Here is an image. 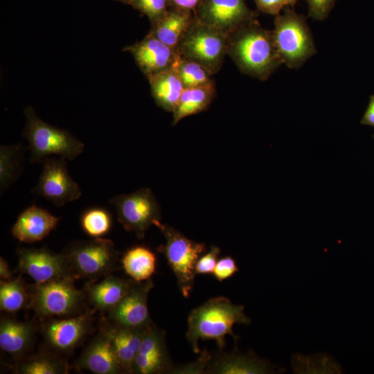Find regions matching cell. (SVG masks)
<instances>
[{
	"label": "cell",
	"mask_w": 374,
	"mask_h": 374,
	"mask_svg": "<svg viewBox=\"0 0 374 374\" xmlns=\"http://www.w3.org/2000/svg\"><path fill=\"white\" fill-rule=\"evenodd\" d=\"M29 299L30 296L26 292L21 278L1 282L0 307L1 310L8 312L19 311L28 305Z\"/></svg>",
	"instance_id": "obj_27"
},
{
	"label": "cell",
	"mask_w": 374,
	"mask_h": 374,
	"mask_svg": "<svg viewBox=\"0 0 374 374\" xmlns=\"http://www.w3.org/2000/svg\"><path fill=\"white\" fill-rule=\"evenodd\" d=\"M130 53L141 71L148 78L176 64L177 51L163 43L149 32L143 39L123 48Z\"/></svg>",
	"instance_id": "obj_13"
},
{
	"label": "cell",
	"mask_w": 374,
	"mask_h": 374,
	"mask_svg": "<svg viewBox=\"0 0 374 374\" xmlns=\"http://www.w3.org/2000/svg\"><path fill=\"white\" fill-rule=\"evenodd\" d=\"M134 285L130 280L109 275L100 283L89 287V299L96 309L109 312L127 295Z\"/></svg>",
	"instance_id": "obj_23"
},
{
	"label": "cell",
	"mask_w": 374,
	"mask_h": 374,
	"mask_svg": "<svg viewBox=\"0 0 374 374\" xmlns=\"http://www.w3.org/2000/svg\"><path fill=\"white\" fill-rule=\"evenodd\" d=\"M283 11L274 19V42L283 64L297 69L316 53V48L305 17L289 6Z\"/></svg>",
	"instance_id": "obj_4"
},
{
	"label": "cell",
	"mask_w": 374,
	"mask_h": 374,
	"mask_svg": "<svg viewBox=\"0 0 374 374\" xmlns=\"http://www.w3.org/2000/svg\"><path fill=\"white\" fill-rule=\"evenodd\" d=\"M60 220L47 210L33 205L26 208L14 224L12 233L19 241L32 243L43 240Z\"/></svg>",
	"instance_id": "obj_17"
},
{
	"label": "cell",
	"mask_w": 374,
	"mask_h": 374,
	"mask_svg": "<svg viewBox=\"0 0 374 374\" xmlns=\"http://www.w3.org/2000/svg\"><path fill=\"white\" fill-rule=\"evenodd\" d=\"M35 332L31 322L3 317L0 323L1 349L13 356L21 355L30 346Z\"/></svg>",
	"instance_id": "obj_24"
},
{
	"label": "cell",
	"mask_w": 374,
	"mask_h": 374,
	"mask_svg": "<svg viewBox=\"0 0 374 374\" xmlns=\"http://www.w3.org/2000/svg\"><path fill=\"white\" fill-rule=\"evenodd\" d=\"M78 366L96 374L123 372L111 341L104 330L88 344L78 362Z\"/></svg>",
	"instance_id": "obj_18"
},
{
	"label": "cell",
	"mask_w": 374,
	"mask_h": 374,
	"mask_svg": "<svg viewBox=\"0 0 374 374\" xmlns=\"http://www.w3.org/2000/svg\"><path fill=\"white\" fill-rule=\"evenodd\" d=\"M215 95V82L184 88L172 112V125H176L186 117L206 110L214 99Z\"/></svg>",
	"instance_id": "obj_25"
},
{
	"label": "cell",
	"mask_w": 374,
	"mask_h": 374,
	"mask_svg": "<svg viewBox=\"0 0 374 374\" xmlns=\"http://www.w3.org/2000/svg\"><path fill=\"white\" fill-rule=\"evenodd\" d=\"M177 62L172 66L148 78L157 105L172 113L184 89L178 74Z\"/></svg>",
	"instance_id": "obj_21"
},
{
	"label": "cell",
	"mask_w": 374,
	"mask_h": 374,
	"mask_svg": "<svg viewBox=\"0 0 374 374\" xmlns=\"http://www.w3.org/2000/svg\"><path fill=\"white\" fill-rule=\"evenodd\" d=\"M152 287L150 278L144 283L134 284L121 302L109 312V319L114 324L130 328L146 327L152 324L148 296Z\"/></svg>",
	"instance_id": "obj_14"
},
{
	"label": "cell",
	"mask_w": 374,
	"mask_h": 374,
	"mask_svg": "<svg viewBox=\"0 0 374 374\" xmlns=\"http://www.w3.org/2000/svg\"><path fill=\"white\" fill-rule=\"evenodd\" d=\"M238 271L235 260L230 256L220 258L217 260L213 272L218 281H223L232 276Z\"/></svg>",
	"instance_id": "obj_36"
},
{
	"label": "cell",
	"mask_w": 374,
	"mask_h": 374,
	"mask_svg": "<svg viewBox=\"0 0 374 374\" xmlns=\"http://www.w3.org/2000/svg\"><path fill=\"white\" fill-rule=\"evenodd\" d=\"M84 299L82 291L73 285V276L36 283L30 295V304L41 318L76 313Z\"/></svg>",
	"instance_id": "obj_8"
},
{
	"label": "cell",
	"mask_w": 374,
	"mask_h": 374,
	"mask_svg": "<svg viewBox=\"0 0 374 374\" xmlns=\"http://www.w3.org/2000/svg\"><path fill=\"white\" fill-rule=\"evenodd\" d=\"M154 225L161 231L166 240V244L159 246L157 250L165 256L176 277L180 292L188 298L194 286L196 263L206 251V245L187 238L160 220L156 221Z\"/></svg>",
	"instance_id": "obj_6"
},
{
	"label": "cell",
	"mask_w": 374,
	"mask_h": 374,
	"mask_svg": "<svg viewBox=\"0 0 374 374\" xmlns=\"http://www.w3.org/2000/svg\"><path fill=\"white\" fill-rule=\"evenodd\" d=\"M0 277L6 280H10L12 277L9 265L2 257L0 258Z\"/></svg>",
	"instance_id": "obj_40"
},
{
	"label": "cell",
	"mask_w": 374,
	"mask_h": 374,
	"mask_svg": "<svg viewBox=\"0 0 374 374\" xmlns=\"http://www.w3.org/2000/svg\"><path fill=\"white\" fill-rule=\"evenodd\" d=\"M202 0H168L170 8L195 12Z\"/></svg>",
	"instance_id": "obj_38"
},
{
	"label": "cell",
	"mask_w": 374,
	"mask_h": 374,
	"mask_svg": "<svg viewBox=\"0 0 374 374\" xmlns=\"http://www.w3.org/2000/svg\"><path fill=\"white\" fill-rule=\"evenodd\" d=\"M67 365L51 355H37L24 361L18 368L24 374H60L67 373Z\"/></svg>",
	"instance_id": "obj_29"
},
{
	"label": "cell",
	"mask_w": 374,
	"mask_h": 374,
	"mask_svg": "<svg viewBox=\"0 0 374 374\" xmlns=\"http://www.w3.org/2000/svg\"><path fill=\"white\" fill-rule=\"evenodd\" d=\"M21 145L0 147V188L1 193L15 180L19 170Z\"/></svg>",
	"instance_id": "obj_28"
},
{
	"label": "cell",
	"mask_w": 374,
	"mask_h": 374,
	"mask_svg": "<svg viewBox=\"0 0 374 374\" xmlns=\"http://www.w3.org/2000/svg\"><path fill=\"white\" fill-rule=\"evenodd\" d=\"M211 356L206 350L204 351L199 359L190 364L181 367L174 368L170 370L174 373H204L206 371Z\"/></svg>",
	"instance_id": "obj_37"
},
{
	"label": "cell",
	"mask_w": 374,
	"mask_h": 374,
	"mask_svg": "<svg viewBox=\"0 0 374 374\" xmlns=\"http://www.w3.org/2000/svg\"><path fill=\"white\" fill-rule=\"evenodd\" d=\"M110 203L116 207L118 221L127 231H134L139 239H143L146 231L161 218L159 205L148 188L117 195Z\"/></svg>",
	"instance_id": "obj_9"
},
{
	"label": "cell",
	"mask_w": 374,
	"mask_h": 374,
	"mask_svg": "<svg viewBox=\"0 0 374 374\" xmlns=\"http://www.w3.org/2000/svg\"><path fill=\"white\" fill-rule=\"evenodd\" d=\"M130 6L145 15L152 24L168 12V0H131Z\"/></svg>",
	"instance_id": "obj_32"
},
{
	"label": "cell",
	"mask_w": 374,
	"mask_h": 374,
	"mask_svg": "<svg viewBox=\"0 0 374 374\" xmlns=\"http://www.w3.org/2000/svg\"><path fill=\"white\" fill-rule=\"evenodd\" d=\"M220 249L216 246H211L208 252L198 259L195 265V274H212L215 269L220 255Z\"/></svg>",
	"instance_id": "obj_33"
},
{
	"label": "cell",
	"mask_w": 374,
	"mask_h": 374,
	"mask_svg": "<svg viewBox=\"0 0 374 374\" xmlns=\"http://www.w3.org/2000/svg\"><path fill=\"white\" fill-rule=\"evenodd\" d=\"M115 1H120V2H122V3H125V4L130 5L131 0H115Z\"/></svg>",
	"instance_id": "obj_41"
},
{
	"label": "cell",
	"mask_w": 374,
	"mask_h": 374,
	"mask_svg": "<svg viewBox=\"0 0 374 374\" xmlns=\"http://www.w3.org/2000/svg\"><path fill=\"white\" fill-rule=\"evenodd\" d=\"M150 326L130 328L114 323L104 329L111 341L123 372L133 373L136 355Z\"/></svg>",
	"instance_id": "obj_19"
},
{
	"label": "cell",
	"mask_w": 374,
	"mask_h": 374,
	"mask_svg": "<svg viewBox=\"0 0 374 374\" xmlns=\"http://www.w3.org/2000/svg\"><path fill=\"white\" fill-rule=\"evenodd\" d=\"M271 371L264 360L253 355L220 353L212 358L206 373L220 374L267 373Z\"/></svg>",
	"instance_id": "obj_22"
},
{
	"label": "cell",
	"mask_w": 374,
	"mask_h": 374,
	"mask_svg": "<svg viewBox=\"0 0 374 374\" xmlns=\"http://www.w3.org/2000/svg\"><path fill=\"white\" fill-rule=\"evenodd\" d=\"M299 0H254L258 10L277 16L285 7H294Z\"/></svg>",
	"instance_id": "obj_35"
},
{
	"label": "cell",
	"mask_w": 374,
	"mask_h": 374,
	"mask_svg": "<svg viewBox=\"0 0 374 374\" xmlns=\"http://www.w3.org/2000/svg\"><path fill=\"white\" fill-rule=\"evenodd\" d=\"M244 308L243 305L233 304L226 297L219 296L211 299L193 309L188 317L186 334L193 352H199V339L215 340L220 350H223L226 345V335H231L236 341L238 337L233 331L234 324L251 323Z\"/></svg>",
	"instance_id": "obj_2"
},
{
	"label": "cell",
	"mask_w": 374,
	"mask_h": 374,
	"mask_svg": "<svg viewBox=\"0 0 374 374\" xmlns=\"http://www.w3.org/2000/svg\"><path fill=\"white\" fill-rule=\"evenodd\" d=\"M197 19L220 30L228 37L242 27L257 21V12L245 0H202L194 12Z\"/></svg>",
	"instance_id": "obj_10"
},
{
	"label": "cell",
	"mask_w": 374,
	"mask_h": 374,
	"mask_svg": "<svg viewBox=\"0 0 374 374\" xmlns=\"http://www.w3.org/2000/svg\"><path fill=\"white\" fill-rule=\"evenodd\" d=\"M91 327V317L84 313L75 317L50 321L45 325L44 335L52 348L69 352L82 342Z\"/></svg>",
	"instance_id": "obj_16"
},
{
	"label": "cell",
	"mask_w": 374,
	"mask_h": 374,
	"mask_svg": "<svg viewBox=\"0 0 374 374\" xmlns=\"http://www.w3.org/2000/svg\"><path fill=\"white\" fill-rule=\"evenodd\" d=\"M122 265L125 273L135 281H145L155 271L156 257L149 249L137 246L125 253Z\"/></svg>",
	"instance_id": "obj_26"
},
{
	"label": "cell",
	"mask_w": 374,
	"mask_h": 374,
	"mask_svg": "<svg viewBox=\"0 0 374 374\" xmlns=\"http://www.w3.org/2000/svg\"><path fill=\"white\" fill-rule=\"evenodd\" d=\"M26 123L24 136L28 142L31 163L43 162L45 158L56 154L73 160L84 149V144L71 132L42 120L30 106L24 109Z\"/></svg>",
	"instance_id": "obj_3"
},
{
	"label": "cell",
	"mask_w": 374,
	"mask_h": 374,
	"mask_svg": "<svg viewBox=\"0 0 374 374\" xmlns=\"http://www.w3.org/2000/svg\"><path fill=\"white\" fill-rule=\"evenodd\" d=\"M81 226L87 235L100 238L106 234L111 228L110 214L105 208H89L85 211L81 217Z\"/></svg>",
	"instance_id": "obj_31"
},
{
	"label": "cell",
	"mask_w": 374,
	"mask_h": 374,
	"mask_svg": "<svg viewBox=\"0 0 374 374\" xmlns=\"http://www.w3.org/2000/svg\"><path fill=\"white\" fill-rule=\"evenodd\" d=\"M227 43L225 33L195 18L176 51L181 58L200 64L214 75L221 69L227 55Z\"/></svg>",
	"instance_id": "obj_5"
},
{
	"label": "cell",
	"mask_w": 374,
	"mask_h": 374,
	"mask_svg": "<svg viewBox=\"0 0 374 374\" xmlns=\"http://www.w3.org/2000/svg\"><path fill=\"white\" fill-rule=\"evenodd\" d=\"M227 55L239 70L265 81L283 64L275 47L272 30L257 21L228 37Z\"/></svg>",
	"instance_id": "obj_1"
},
{
	"label": "cell",
	"mask_w": 374,
	"mask_h": 374,
	"mask_svg": "<svg viewBox=\"0 0 374 374\" xmlns=\"http://www.w3.org/2000/svg\"><path fill=\"white\" fill-rule=\"evenodd\" d=\"M33 192L57 206L75 201L82 195L80 186L68 171L66 159L62 157L44 159L42 172Z\"/></svg>",
	"instance_id": "obj_11"
},
{
	"label": "cell",
	"mask_w": 374,
	"mask_h": 374,
	"mask_svg": "<svg viewBox=\"0 0 374 374\" xmlns=\"http://www.w3.org/2000/svg\"><path fill=\"white\" fill-rule=\"evenodd\" d=\"M195 19L192 12L169 8L166 14L151 24L150 33L176 50L181 38Z\"/></svg>",
	"instance_id": "obj_20"
},
{
	"label": "cell",
	"mask_w": 374,
	"mask_h": 374,
	"mask_svg": "<svg viewBox=\"0 0 374 374\" xmlns=\"http://www.w3.org/2000/svg\"><path fill=\"white\" fill-rule=\"evenodd\" d=\"M308 5V16L315 20H324L332 10L336 0H305Z\"/></svg>",
	"instance_id": "obj_34"
},
{
	"label": "cell",
	"mask_w": 374,
	"mask_h": 374,
	"mask_svg": "<svg viewBox=\"0 0 374 374\" xmlns=\"http://www.w3.org/2000/svg\"><path fill=\"white\" fill-rule=\"evenodd\" d=\"M360 123L374 127V95L370 96L367 109L364 114Z\"/></svg>",
	"instance_id": "obj_39"
},
{
	"label": "cell",
	"mask_w": 374,
	"mask_h": 374,
	"mask_svg": "<svg viewBox=\"0 0 374 374\" xmlns=\"http://www.w3.org/2000/svg\"><path fill=\"white\" fill-rule=\"evenodd\" d=\"M177 68L184 88L199 87L214 82L213 75L194 62L179 57Z\"/></svg>",
	"instance_id": "obj_30"
},
{
	"label": "cell",
	"mask_w": 374,
	"mask_h": 374,
	"mask_svg": "<svg viewBox=\"0 0 374 374\" xmlns=\"http://www.w3.org/2000/svg\"><path fill=\"white\" fill-rule=\"evenodd\" d=\"M63 253L73 277L94 280L109 275L116 266L118 251L112 240L95 238L78 242Z\"/></svg>",
	"instance_id": "obj_7"
},
{
	"label": "cell",
	"mask_w": 374,
	"mask_h": 374,
	"mask_svg": "<svg viewBox=\"0 0 374 374\" xmlns=\"http://www.w3.org/2000/svg\"><path fill=\"white\" fill-rule=\"evenodd\" d=\"M17 255L19 269L36 283L73 276L64 253H55L46 249L19 248Z\"/></svg>",
	"instance_id": "obj_12"
},
{
	"label": "cell",
	"mask_w": 374,
	"mask_h": 374,
	"mask_svg": "<svg viewBox=\"0 0 374 374\" xmlns=\"http://www.w3.org/2000/svg\"><path fill=\"white\" fill-rule=\"evenodd\" d=\"M171 368L165 334L152 323L147 329L136 355L133 373H162L170 371Z\"/></svg>",
	"instance_id": "obj_15"
},
{
	"label": "cell",
	"mask_w": 374,
	"mask_h": 374,
	"mask_svg": "<svg viewBox=\"0 0 374 374\" xmlns=\"http://www.w3.org/2000/svg\"><path fill=\"white\" fill-rule=\"evenodd\" d=\"M373 138L374 139V134L373 135Z\"/></svg>",
	"instance_id": "obj_42"
}]
</instances>
